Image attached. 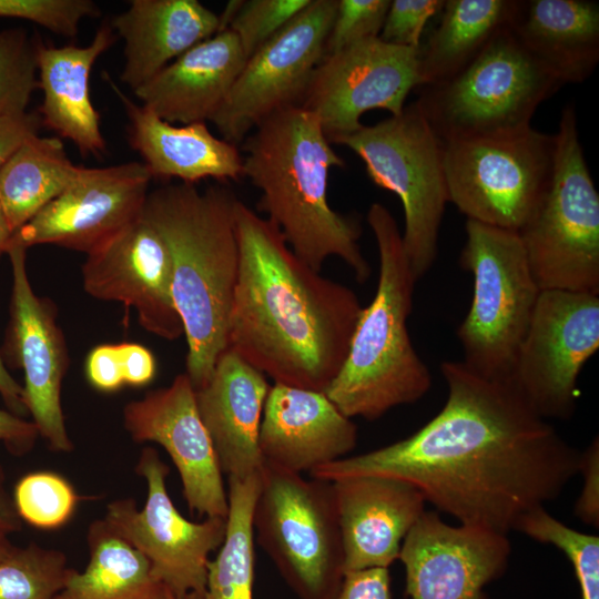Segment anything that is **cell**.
I'll list each match as a JSON object with an SVG mask.
<instances>
[{
  "instance_id": "cell-1",
  "label": "cell",
  "mask_w": 599,
  "mask_h": 599,
  "mask_svg": "<svg viewBox=\"0 0 599 599\" xmlns=\"http://www.w3.org/2000/svg\"><path fill=\"white\" fill-rule=\"evenodd\" d=\"M448 395L410 436L313 469L334 481L378 475L400 479L464 525L508 535L520 519L560 497L579 474L582 451L538 416L507 384L445 361Z\"/></svg>"
},
{
  "instance_id": "cell-2",
  "label": "cell",
  "mask_w": 599,
  "mask_h": 599,
  "mask_svg": "<svg viewBox=\"0 0 599 599\" xmlns=\"http://www.w3.org/2000/svg\"><path fill=\"white\" fill-rule=\"evenodd\" d=\"M237 283L229 348L274 383L324 392L339 372L363 306L346 285L300 260L278 229L237 200Z\"/></svg>"
},
{
  "instance_id": "cell-3",
  "label": "cell",
  "mask_w": 599,
  "mask_h": 599,
  "mask_svg": "<svg viewBox=\"0 0 599 599\" xmlns=\"http://www.w3.org/2000/svg\"><path fill=\"white\" fill-rule=\"evenodd\" d=\"M243 143V176L261 192L257 210L267 215L306 265L321 272L341 258L359 283L370 275L358 240L361 225L328 203V175L345 161L333 150L317 118L301 106L280 110Z\"/></svg>"
},
{
  "instance_id": "cell-4",
  "label": "cell",
  "mask_w": 599,
  "mask_h": 599,
  "mask_svg": "<svg viewBox=\"0 0 599 599\" xmlns=\"http://www.w3.org/2000/svg\"><path fill=\"white\" fill-rule=\"evenodd\" d=\"M236 201L224 186L200 192L182 182L149 192L142 212L169 248L172 296L187 342L185 374L195 390L229 347L240 267Z\"/></svg>"
},
{
  "instance_id": "cell-5",
  "label": "cell",
  "mask_w": 599,
  "mask_h": 599,
  "mask_svg": "<svg viewBox=\"0 0 599 599\" xmlns=\"http://www.w3.org/2000/svg\"><path fill=\"white\" fill-rule=\"evenodd\" d=\"M366 220L378 250L376 292L363 307L346 358L324 393L348 418L374 420L420 399L430 388L432 376L407 328L417 281L402 233L380 203L369 206Z\"/></svg>"
},
{
  "instance_id": "cell-6",
  "label": "cell",
  "mask_w": 599,
  "mask_h": 599,
  "mask_svg": "<svg viewBox=\"0 0 599 599\" xmlns=\"http://www.w3.org/2000/svg\"><path fill=\"white\" fill-rule=\"evenodd\" d=\"M556 136L551 180L517 232L540 291L599 294V194L567 104Z\"/></svg>"
},
{
  "instance_id": "cell-7",
  "label": "cell",
  "mask_w": 599,
  "mask_h": 599,
  "mask_svg": "<svg viewBox=\"0 0 599 599\" xmlns=\"http://www.w3.org/2000/svg\"><path fill=\"white\" fill-rule=\"evenodd\" d=\"M561 85L508 26L454 78L420 87L416 103L437 136L450 142L530 126L537 108Z\"/></svg>"
},
{
  "instance_id": "cell-8",
  "label": "cell",
  "mask_w": 599,
  "mask_h": 599,
  "mask_svg": "<svg viewBox=\"0 0 599 599\" xmlns=\"http://www.w3.org/2000/svg\"><path fill=\"white\" fill-rule=\"evenodd\" d=\"M459 264L474 277L471 303L457 336L464 363L506 383L527 333L540 290L517 232L466 220Z\"/></svg>"
},
{
  "instance_id": "cell-9",
  "label": "cell",
  "mask_w": 599,
  "mask_h": 599,
  "mask_svg": "<svg viewBox=\"0 0 599 599\" xmlns=\"http://www.w3.org/2000/svg\"><path fill=\"white\" fill-rule=\"evenodd\" d=\"M254 537L298 599H335L344 554L331 481L264 461Z\"/></svg>"
},
{
  "instance_id": "cell-10",
  "label": "cell",
  "mask_w": 599,
  "mask_h": 599,
  "mask_svg": "<svg viewBox=\"0 0 599 599\" xmlns=\"http://www.w3.org/2000/svg\"><path fill=\"white\" fill-rule=\"evenodd\" d=\"M354 151L370 181L393 192L404 211L403 246L416 281L436 261L448 193L443 165L444 143L416 101L398 115L334 142Z\"/></svg>"
},
{
  "instance_id": "cell-11",
  "label": "cell",
  "mask_w": 599,
  "mask_h": 599,
  "mask_svg": "<svg viewBox=\"0 0 599 599\" xmlns=\"http://www.w3.org/2000/svg\"><path fill=\"white\" fill-rule=\"evenodd\" d=\"M443 143L448 202L467 220L518 232L551 180L555 134L530 125Z\"/></svg>"
},
{
  "instance_id": "cell-12",
  "label": "cell",
  "mask_w": 599,
  "mask_h": 599,
  "mask_svg": "<svg viewBox=\"0 0 599 599\" xmlns=\"http://www.w3.org/2000/svg\"><path fill=\"white\" fill-rule=\"evenodd\" d=\"M599 348V294L540 291L506 382L541 418L568 419L577 382Z\"/></svg>"
},
{
  "instance_id": "cell-13",
  "label": "cell",
  "mask_w": 599,
  "mask_h": 599,
  "mask_svg": "<svg viewBox=\"0 0 599 599\" xmlns=\"http://www.w3.org/2000/svg\"><path fill=\"white\" fill-rule=\"evenodd\" d=\"M135 471L146 483L143 507L138 509L132 498L116 499L106 506L103 519L148 559L173 598L204 592L210 554L224 540L226 518H184L167 493L170 468L153 447L143 448Z\"/></svg>"
},
{
  "instance_id": "cell-14",
  "label": "cell",
  "mask_w": 599,
  "mask_h": 599,
  "mask_svg": "<svg viewBox=\"0 0 599 599\" xmlns=\"http://www.w3.org/2000/svg\"><path fill=\"white\" fill-rule=\"evenodd\" d=\"M337 0H311L251 55L210 120L222 139L237 144L268 115L300 105L324 48Z\"/></svg>"
},
{
  "instance_id": "cell-15",
  "label": "cell",
  "mask_w": 599,
  "mask_h": 599,
  "mask_svg": "<svg viewBox=\"0 0 599 599\" xmlns=\"http://www.w3.org/2000/svg\"><path fill=\"white\" fill-rule=\"evenodd\" d=\"M422 85L420 48L372 38L326 55L314 70L298 106L314 114L328 142L358 131L364 113L398 115Z\"/></svg>"
},
{
  "instance_id": "cell-16",
  "label": "cell",
  "mask_w": 599,
  "mask_h": 599,
  "mask_svg": "<svg viewBox=\"0 0 599 599\" xmlns=\"http://www.w3.org/2000/svg\"><path fill=\"white\" fill-rule=\"evenodd\" d=\"M151 179L143 162L79 166L72 182L12 233L6 250L54 244L89 254L142 215Z\"/></svg>"
},
{
  "instance_id": "cell-17",
  "label": "cell",
  "mask_w": 599,
  "mask_h": 599,
  "mask_svg": "<svg viewBox=\"0 0 599 599\" xmlns=\"http://www.w3.org/2000/svg\"><path fill=\"white\" fill-rule=\"evenodd\" d=\"M508 535L474 525L451 526L424 511L403 540L398 559L410 599H480L507 568Z\"/></svg>"
},
{
  "instance_id": "cell-18",
  "label": "cell",
  "mask_w": 599,
  "mask_h": 599,
  "mask_svg": "<svg viewBox=\"0 0 599 599\" xmlns=\"http://www.w3.org/2000/svg\"><path fill=\"white\" fill-rule=\"evenodd\" d=\"M124 427L134 441L161 445L175 465L189 510L226 518L229 504L222 471L210 435L200 417L195 389L187 375L130 402Z\"/></svg>"
},
{
  "instance_id": "cell-19",
  "label": "cell",
  "mask_w": 599,
  "mask_h": 599,
  "mask_svg": "<svg viewBox=\"0 0 599 599\" xmlns=\"http://www.w3.org/2000/svg\"><path fill=\"white\" fill-rule=\"evenodd\" d=\"M82 281L91 296L133 307L153 335L172 341L184 334L172 296L169 248L143 215L87 254Z\"/></svg>"
},
{
  "instance_id": "cell-20",
  "label": "cell",
  "mask_w": 599,
  "mask_h": 599,
  "mask_svg": "<svg viewBox=\"0 0 599 599\" xmlns=\"http://www.w3.org/2000/svg\"><path fill=\"white\" fill-rule=\"evenodd\" d=\"M26 248L6 250L12 268L8 345L24 372L23 402L39 435L50 448L69 453V437L61 406V386L68 369V349L50 301L35 295L26 268Z\"/></svg>"
},
{
  "instance_id": "cell-21",
  "label": "cell",
  "mask_w": 599,
  "mask_h": 599,
  "mask_svg": "<svg viewBox=\"0 0 599 599\" xmlns=\"http://www.w3.org/2000/svg\"><path fill=\"white\" fill-rule=\"evenodd\" d=\"M332 483L345 572L388 568L406 535L425 511L414 485L387 476L361 475Z\"/></svg>"
},
{
  "instance_id": "cell-22",
  "label": "cell",
  "mask_w": 599,
  "mask_h": 599,
  "mask_svg": "<svg viewBox=\"0 0 599 599\" xmlns=\"http://www.w3.org/2000/svg\"><path fill=\"white\" fill-rule=\"evenodd\" d=\"M356 443V425L324 392L270 387L260 429L265 463L302 475L344 458Z\"/></svg>"
},
{
  "instance_id": "cell-23",
  "label": "cell",
  "mask_w": 599,
  "mask_h": 599,
  "mask_svg": "<svg viewBox=\"0 0 599 599\" xmlns=\"http://www.w3.org/2000/svg\"><path fill=\"white\" fill-rule=\"evenodd\" d=\"M270 387L262 372L227 347L209 380L195 390L222 474L246 478L262 473L260 429Z\"/></svg>"
},
{
  "instance_id": "cell-24",
  "label": "cell",
  "mask_w": 599,
  "mask_h": 599,
  "mask_svg": "<svg viewBox=\"0 0 599 599\" xmlns=\"http://www.w3.org/2000/svg\"><path fill=\"white\" fill-rule=\"evenodd\" d=\"M245 62L237 37L226 29L189 49L133 92L141 105L169 123L206 122Z\"/></svg>"
},
{
  "instance_id": "cell-25",
  "label": "cell",
  "mask_w": 599,
  "mask_h": 599,
  "mask_svg": "<svg viewBox=\"0 0 599 599\" xmlns=\"http://www.w3.org/2000/svg\"><path fill=\"white\" fill-rule=\"evenodd\" d=\"M129 120V142L138 151L152 179H179L195 184L204 179L240 181L243 156L236 148L211 133L205 122L176 126L130 100L106 77Z\"/></svg>"
},
{
  "instance_id": "cell-26",
  "label": "cell",
  "mask_w": 599,
  "mask_h": 599,
  "mask_svg": "<svg viewBox=\"0 0 599 599\" xmlns=\"http://www.w3.org/2000/svg\"><path fill=\"white\" fill-rule=\"evenodd\" d=\"M116 33L103 23L84 47H54L38 40L39 89L43 103L39 110L42 126L58 138L70 140L82 156L100 158L106 150L100 115L89 91L91 70L98 58L114 44Z\"/></svg>"
},
{
  "instance_id": "cell-27",
  "label": "cell",
  "mask_w": 599,
  "mask_h": 599,
  "mask_svg": "<svg viewBox=\"0 0 599 599\" xmlns=\"http://www.w3.org/2000/svg\"><path fill=\"white\" fill-rule=\"evenodd\" d=\"M110 23L124 41L120 79L133 91L220 28L197 0H131Z\"/></svg>"
},
{
  "instance_id": "cell-28",
  "label": "cell",
  "mask_w": 599,
  "mask_h": 599,
  "mask_svg": "<svg viewBox=\"0 0 599 599\" xmlns=\"http://www.w3.org/2000/svg\"><path fill=\"white\" fill-rule=\"evenodd\" d=\"M509 29L562 85L581 83L599 61V4L590 0H515Z\"/></svg>"
},
{
  "instance_id": "cell-29",
  "label": "cell",
  "mask_w": 599,
  "mask_h": 599,
  "mask_svg": "<svg viewBox=\"0 0 599 599\" xmlns=\"http://www.w3.org/2000/svg\"><path fill=\"white\" fill-rule=\"evenodd\" d=\"M90 558L84 571L71 568L54 599H172L152 573L148 559L102 518L87 535Z\"/></svg>"
},
{
  "instance_id": "cell-30",
  "label": "cell",
  "mask_w": 599,
  "mask_h": 599,
  "mask_svg": "<svg viewBox=\"0 0 599 599\" xmlns=\"http://www.w3.org/2000/svg\"><path fill=\"white\" fill-rule=\"evenodd\" d=\"M514 6L515 0H445L438 26L420 48V87L443 83L463 71L509 26Z\"/></svg>"
},
{
  "instance_id": "cell-31",
  "label": "cell",
  "mask_w": 599,
  "mask_h": 599,
  "mask_svg": "<svg viewBox=\"0 0 599 599\" xmlns=\"http://www.w3.org/2000/svg\"><path fill=\"white\" fill-rule=\"evenodd\" d=\"M78 171L60 138L26 140L0 167V205L12 233L55 199Z\"/></svg>"
},
{
  "instance_id": "cell-32",
  "label": "cell",
  "mask_w": 599,
  "mask_h": 599,
  "mask_svg": "<svg viewBox=\"0 0 599 599\" xmlns=\"http://www.w3.org/2000/svg\"><path fill=\"white\" fill-rule=\"evenodd\" d=\"M261 474L229 477L226 532L206 570L205 599H253L255 551L253 510Z\"/></svg>"
},
{
  "instance_id": "cell-33",
  "label": "cell",
  "mask_w": 599,
  "mask_h": 599,
  "mask_svg": "<svg viewBox=\"0 0 599 599\" xmlns=\"http://www.w3.org/2000/svg\"><path fill=\"white\" fill-rule=\"evenodd\" d=\"M71 568L67 556L30 542L0 560V599H54Z\"/></svg>"
},
{
  "instance_id": "cell-34",
  "label": "cell",
  "mask_w": 599,
  "mask_h": 599,
  "mask_svg": "<svg viewBox=\"0 0 599 599\" xmlns=\"http://www.w3.org/2000/svg\"><path fill=\"white\" fill-rule=\"evenodd\" d=\"M517 531L560 549L571 562L581 599H599V537L577 531L551 516L545 507L534 509L517 525Z\"/></svg>"
},
{
  "instance_id": "cell-35",
  "label": "cell",
  "mask_w": 599,
  "mask_h": 599,
  "mask_svg": "<svg viewBox=\"0 0 599 599\" xmlns=\"http://www.w3.org/2000/svg\"><path fill=\"white\" fill-rule=\"evenodd\" d=\"M19 517L29 525L51 530L65 525L79 496L68 479L53 471H33L21 477L13 490Z\"/></svg>"
},
{
  "instance_id": "cell-36",
  "label": "cell",
  "mask_w": 599,
  "mask_h": 599,
  "mask_svg": "<svg viewBox=\"0 0 599 599\" xmlns=\"http://www.w3.org/2000/svg\"><path fill=\"white\" fill-rule=\"evenodd\" d=\"M38 40L26 29L13 28L0 32V116L27 112V106L39 89Z\"/></svg>"
},
{
  "instance_id": "cell-37",
  "label": "cell",
  "mask_w": 599,
  "mask_h": 599,
  "mask_svg": "<svg viewBox=\"0 0 599 599\" xmlns=\"http://www.w3.org/2000/svg\"><path fill=\"white\" fill-rule=\"evenodd\" d=\"M311 0H246L229 28L237 37L246 60L301 12Z\"/></svg>"
},
{
  "instance_id": "cell-38",
  "label": "cell",
  "mask_w": 599,
  "mask_h": 599,
  "mask_svg": "<svg viewBox=\"0 0 599 599\" xmlns=\"http://www.w3.org/2000/svg\"><path fill=\"white\" fill-rule=\"evenodd\" d=\"M392 0H337L324 57L361 41L378 38Z\"/></svg>"
},
{
  "instance_id": "cell-39",
  "label": "cell",
  "mask_w": 599,
  "mask_h": 599,
  "mask_svg": "<svg viewBox=\"0 0 599 599\" xmlns=\"http://www.w3.org/2000/svg\"><path fill=\"white\" fill-rule=\"evenodd\" d=\"M445 0H392L379 39L386 43L420 48L424 29L439 13Z\"/></svg>"
},
{
  "instance_id": "cell-40",
  "label": "cell",
  "mask_w": 599,
  "mask_h": 599,
  "mask_svg": "<svg viewBox=\"0 0 599 599\" xmlns=\"http://www.w3.org/2000/svg\"><path fill=\"white\" fill-rule=\"evenodd\" d=\"M84 372L90 385L100 392L121 389L125 383L118 344H102L91 349Z\"/></svg>"
},
{
  "instance_id": "cell-41",
  "label": "cell",
  "mask_w": 599,
  "mask_h": 599,
  "mask_svg": "<svg viewBox=\"0 0 599 599\" xmlns=\"http://www.w3.org/2000/svg\"><path fill=\"white\" fill-rule=\"evenodd\" d=\"M579 474L583 476V488L576 502V516L585 524L597 527L599 521V443L597 437L582 451Z\"/></svg>"
},
{
  "instance_id": "cell-42",
  "label": "cell",
  "mask_w": 599,
  "mask_h": 599,
  "mask_svg": "<svg viewBox=\"0 0 599 599\" xmlns=\"http://www.w3.org/2000/svg\"><path fill=\"white\" fill-rule=\"evenodd\" d=\"M335 599H392L388 568L345 572Z\"/></svg>"
},
{
  "instance_id": "cell-43",
  "label": "cell",
  "mask_w": 599,
  "mask_h": 599,
  "mask_svg": "<svg viewBox=\"0 0 599 599\" xmlns=\"http://www.w3.org/2000/svg\"><path fill=\"white\" fill-rule=\"evenodd\" d=\"M42 128L39 111L0 116V167L11 154Z\"/></svg>"
},
{
  "instance_id": "cell-44",
  "label": "cell",
  "mask_w": 599,
  "mask_h": 599,
  "mask_svg": "<svg viewBox=\"0 0 599 599\" xmlns=\"http://www.w3.org/2000/svg\"><path fill=\"white\" fill-rule=\"evenodd\" d=\"M118 347L125 385H149L156 374V361L152 352L138 343H121Z\"/></svg>"
},
{
  "instance_id": "cell-45",
  "label": "cell",
  "mask_w": 599,
  "mask_h": 599,
  "mask_svg": "<svg viewBox=\"0 0 599 599\" xmlns=\"http://www.w3.org/2000/svg\"><path fill=\"white\" fill-rule=\"evenodd\" d=\"M38 436V429L32 422L0 409V441L10 453L23 455L30 451Z\"/></svg>"
},
{
  "instance_id": "cell-46",
  "label": "cell",
  "mask_w": 599,
  "mask_h": 599,
  "mask_svg": "<svg viewBox=\"0 0 599 599\" xmlns=\"http://www.w3.org/2000/svg\"><path fill=\"white\" fill-rule=\"evenodd\" d=\"M23 521L18 515L13 497L6 487V473L0 464V534L9 535L22 529Z\"/></svg>"
},
{
  "instance_id": "cell-47",
  "label": "cell",
  "mask_w": 599,
  "mask_h": 599,
  "mask_svg": "<svg viewBox=\"0 0 599 599\" xmlns=\"http://www.w3.org/2000/svg\"><path fill=\"white\" fill-rule=\"evenodd\" d=\"M0 395L14 415L21 416L27 413L23 402V387L7 370L1 357Z\"/></svg>"
},
{
  "instance_id": "cell-48",
  "label": "cell",
  "mask_w": 599,
  "mask_h": 599,
  "mask_svg": "<svg viewBox=\"0 0 599 599\" xmlns=\"http://www.w3.org/2000/svg\"><path fill=\"white\" fill-rule=\"evenodd\" d=\"M11 235L12 231L0 205V254L6 251L7 243Z\"/></svg>"
},
{
  "instance_id": "cell-49",
  "label": "cell",
  "mask_w": 599,
  "mask_h": 599,
  "mask_svg": "<svg viewBox=\"0 0 599 599\" xmlns=\"http://www.w3.org/2000/svg\"><path fill=\"white\" fill-rule=\"evenodd\" d=\"M14 545L11 544L7 535L0 534V560L11 552Z\"/></svg>"
},
{
  "instance_id": "cell-50",
  "label": "cell",
  "mask_w": 599,
  "mask_h": 599,
  "mask_svg": "<svg viewBox=\"0 0 599 599\" xmlns=\"http://www.w3.org/2000/svg\"><path fill=\"white\" fill-rule=\"evenodd\" d=\"M172 599H205V595L202 591H192L183 596L182 598H172Z\"/></svg>"
}]
</instances>
